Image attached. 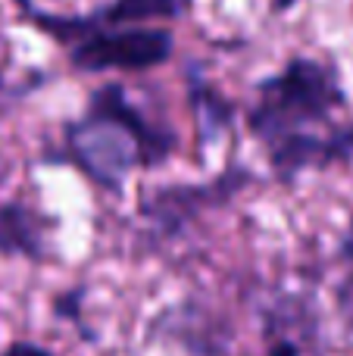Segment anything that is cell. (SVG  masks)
<instances>
[{
    "instance_id": "obj_9",
    "label": "cell",
    "mask_w": 353,
    "mask_h": 356,
    "mask_svg": "<svg viewBox=\"0 0 353 356\" xmlns=\"http://www.w3.org/2000/svg\"><path fill=\"white\" fill-rule=\"evenodd\" d=\"M338 307H341V313L347 316V322L353 325V275L344 278L341 288H338Z\"/></svg>"
},
{
    "instance_id": "obj_1",
    "label": "cell",
    "mask_w": 353,
    "mask_h": 356,
    "mask_svg": "<svg viewBox=\"0 0 353 356\" xmlns=\"http://www.w3.org/2000/svg\"><path fill=\"white\" fill-rule=\"evenodd\" d=\"M175 131L147 116L122 85H104L91 94L81 119L66 125L63 154L79 172L106 191H119L131 169H154L172 156Z\"/></svg>"
},
{
    "instance_id": "obj_7",
    "label": "cell",
    "mask_w": 353,
    "mask_h": 356,
    "mask_svg": "<svg viewBox=\"0 0 353 356\" xmlns=\"http://www.w3.org/2000/svg\"><path fill=\"white\" fill-rule=\"evenodd\" d=\"M54 222L41 209L22 200L0 203V257H19L41 263L47 259V232Z\"/></svg>"
},
{
    "instance_id": "obj_2",
    "label": "cell",
    "mask_w": 353,
    "mask_h": 356,
    "mask_svg": "<svg viewBox=\"0 0 353 356\" xmlns=\"http://www.w3.org/2000/svg\"><path fill=\"white\" fill-rule=\"evenodd\" d=\"M341 110H347V91L338 69L310 56H294L281 72L256 85L247 129L263 147H269L285 138L319 135L316 125L331 129V119Z\"/></svg>"
},
{
    "instance_id": "obj_12",
    "label": "cell",
    "mask_w": 353,
    "mask_h": 356,
    "mask_svg": "<svg viewBox=\"0 0 353 356\" xmlns=\"http://www.w3.org/2000/svg\"><path fill=\"white\" fill-rule=\"evenodd\" d=\"M297 3H300V0H272V10L275 13H288L291 6H297Z\"/></svg>"
},
{
    "instance_id": "obj_11",
    "label": "cell",
    "mask_w": 353,
    "mask_h": 356,
    "mask_svg": "<svg viewBox=\"0 0 353 356\" xmlns=\"http://www.w3.org/2000/svg\"><path fill=\"white\" fill-rule=\"evenodd\" d=\"M338 253H341V259H347V263L353 266V216H350L347 228H344V234H341V244H338Z\"/></svg>"
},
{
    "instance_id": "obj_5",
    "label": "cell",
    "mask_w": 353,
    "mask_h": 356,
    "mask_svg": "<svg viewBox=\"0 0 353 356\" xmlns=\"http://www.w3.org/2000/svg\"><path fill=\"white\" fill-rule=\"evenodd\" d=\"M247 181H254V175L247 169L231 166L206 184H163V188H154L141 197V216L163 238H175L200 213L216 209L225 200H231Z\"/></svg>"
},
{
    "instance_id": "obj_4",
    "label": "cell",
    "mask_w": 353,
    "mask_h": 356,
    "mask_svg": "<svg viewBox=\"0 0 353 356\" xmlns=\"http://www.w3.org/2000/svg\"><path fill=\"white\" fill-rule=\"evenodd\" d=\"M175 38L169 29L138 25V29H106L81 38L69 47V63L81 72H106V69H125V72H144L156 69L172 56Z\"/></svg>"
},
{
    "instance_id": "obj_6",
    "label": "cell",
    "mask_w": 353,
    "mask_h": 356,
    "mask_svg": "<svg viewBox=\"0 0 353 356\" xmlns=\"http://www.w3.org/2000/svg\"><path fill=\"white\" fill-rule=\"evenodd\" d=\"M269 156V166L281 181H294L300 172L310 169L347 166L353 160V122H341L319 135H297L275 141L263 147Z\"/></svg>"
},
{
    "instance_id": "obj_8",
    "label": "cell",
    "mask_w": 353,
    "mask_h": 356,
    "mask_svg": "<svg viewBox=\"0 0 353 356\" xmlns=\"http://www.w3.org/2000/svg\"><path fill=\"white\" fill-rule=\"evenodd\" d=\"M188 100H191L200 144L204 147L216 144L231 129V122H235V104L225 100V94H219L197 69L188 72Z\"/></svg>"
},
{
    "instance_id": "obj_3",
    "label": "cell",
    "mask_w": 353,
    "mask_h": 356,
    "mask_svg": "<svg viewBox=\"0 0 353 356\" xmlns=\"http://www.w3.org/2000/svg\"><path fill=\"white\" fill-rule=\"evenodd\" d=\"M194 0H110L85 16H60V13H44L31 0H16L22 22L41 29L44 35L56 38L60 44L72 47L75 41L106 29H138V22L147 19H181L191 10Z\"/></svg>"
},
{
    "instance_id": "obj_13",
    "label": "cell",
    "mask_w": 353,
    "mask_h": 356,
    "mask_svg": "<svg viewBox=\"0 0 353 356\" xmlns=\"http://www.w3.org/2000/svg\"><path fill=\"white\" fill-rule=\"evenodd\" d=\"M3 91H6V75L0 72V97H3Z\"/></svg>"
},
{
    "instance_id": "obj_10",
    "label": "cell",
    "mask_w": 353,
    "mask_h": 356,
    "mask_svg": "<svg viewBox=\"0 0 353 356\" xmlns=\"http://www.w3.org/2000/svg\"><path fill=\"white\" fill-rule=\"evenodd\" d=\"M0 356H54V353L44 350V347H38V344H28V341H19V344L6 347Z\"/></svg>"
}]
</instances>
